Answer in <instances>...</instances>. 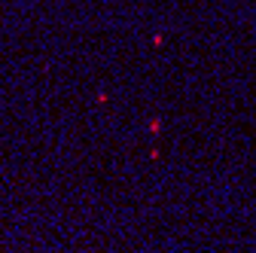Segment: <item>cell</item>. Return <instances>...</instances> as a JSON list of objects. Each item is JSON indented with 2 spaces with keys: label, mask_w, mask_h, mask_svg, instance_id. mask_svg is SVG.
<instances>
[{
  "label": "cell",
  "mask_w": 256,
  "mask_h": 253,
  "mask_svg": "<svg viewBox=\"0 0 256 253\" xmlns=\"http://www.w3.org/2000/svg\"><path fill=\"white\" fill-rule=\"evenodd\" d=\"M150 134H162V119H150Z\"/></svg>",
  "instance_id": "6da1fadb"
},
{
  "label": "cell",
  "mask_w": 256,
  "mask_h": 253,
  "mask_svg": "<svg viewBox=\"0 0 256 253\" xmlns=\"http://www.w3.org/2000/svg\"><path fill=\"white\" fill-rule=\"evenodd\" d=\"M0 18H4V12H0Z\"/></svg>",
  "instance_id": "277c9868"
},
{
  "label": "cell",
  "mask_w": 256,
  "mask_h": 253,
  "mask_svg": "<svg viewBox=\"0 0 256 253\" xmlns=\"http://www.w3.org/2000/svg\"><path fill=\"white\" fill-rule=\"evenodd\" d=\"M94 101H98V104H107V101H110V94H107V92H104V88H101V92H98V94H94Z\"/></svg>",
  "instance_id": "3957f363"
},
{
  "label": "cell",
  "mask_w": 256,
  "mask_h": 253,
  "mask_svg": "<svg viewBox=\"0 0 256 253\" xmlns=\"http://www.w3.org/2000/svg\"><path fill=\"white\" fill-rule=\"evenodd\" d=\"M152 46L162 49V46H165V34H152Z\"/></svg>",
  "instance_id": "7a4b0ae2"
}]
</instances>
